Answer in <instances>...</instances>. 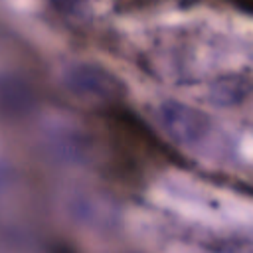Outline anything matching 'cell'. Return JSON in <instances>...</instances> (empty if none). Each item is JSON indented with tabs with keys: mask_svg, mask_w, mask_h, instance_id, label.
<instances>
[{
	"mask_svg": "<svg viewBox=\"0 0 253 253\" xmlns=\"http://www.w3.org/2000/svg\"><path fill=\"white\" fill-rule=\"evenodd\" d=\"M61 81L71 97L89 105H105L117 101L123 93L119 77L97 63H73L63 73Z\"/></svg>",
	"mask_w": 253,
	"mask_h": 253,
	"instance_id": "cell-1",
	"label": "cell"
},
{
	"mask_svg": "<svg viewBox=\"0 0 253 253\" xmlns=\"http://www.w3.org/2000/svg\"><path fill=\"white\" fill-rule=\"evenodd\" d=\"M158 121L164 132L182 146H198L211 130L210 119L202 111L178 101L164 103L158 111Z\"/></svg>",
	"mask_w": 253,
	"mask_h": 253,
	"instance_id": "cell-2",
	"label": "cell"
},
{
	"mask_svg": "<svg viewBox=\"0 0 253 253\" xmlns=\"http://www.w3.org/2000/svg\"><path fill=\"white\" fill-rule=\"evenodd\" d=\"M239 8H243V10H247V12H251L253 14V0H233Z\"/></svg>",
	"mask_w": 253,
	"mask_h": 253,
	"instance_id": "cell-3",
	"label": "cell"
}]
</instances>
